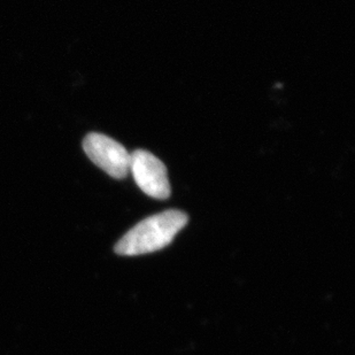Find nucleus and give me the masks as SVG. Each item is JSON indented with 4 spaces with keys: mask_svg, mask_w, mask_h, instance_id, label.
Here are the masks:
<instances>
[{
    "mask_svg": "<svg viewBox=\"0 0 355 355\" xmlns=\"http://www.w3.org/2000/svg\"><path fill=\"white\" fill-rule=\"evenodd\" d=\"M83 148L89 159L112 178L122 180L129 174L130 153L119 141L91 132L84 138Z\"/></svg>",
    "mask_w": 355,
    "mask_h": 355,
    "instance_id": "nucleus-2",
    "label": "nucleus"
},
{
    "mask_svg": "<svg viewBox=\"0 0 355 355\" xmlns=\"http://www.w3.org/2000/svg\"><path fill=\"white\" fill-rule=\"evenodd\" d=\"M188 220V215L178 209H169L145 218L121 238L115 245V252L132 257L162 250L184 228Z\"/></svg>",
    "mask_w": 355,
    "mask_h": 355,
    "instance_id": "nucleus-1",
    "label": "nucleus"
},
{
    "mask_svg": "<svg viewBox=\"0 0 355 355\" xmlns=\"http://www.w3.org/2000/svg\"><path fill=\"white\" fill-rule=\"evenodd\" d=\"M134 180L145 195L164 200L171 196L167 168L162 161L145 150L130 155V169Z\"/></svg>",
    "mask_w": 355,
    "mask_h": 355,
    "instance_id": "nucleus-3",
    "label": "nucleus"
}]
</instances>
